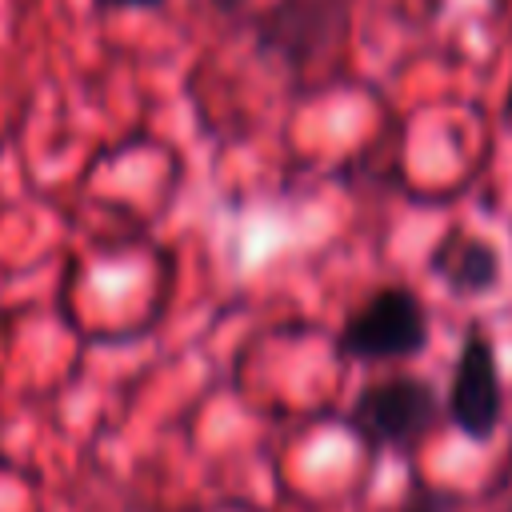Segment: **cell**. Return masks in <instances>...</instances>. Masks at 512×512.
I'll return each instance as SVG.
<instances>
[{"mask_svg": "<svg viewBox=\"0 0 512 512\" xmlns=\"http://www.w3.org/2000/svg\"><path fill=\"white\" fill-rule=\"evenodd\" d=\"M428 344L424 304L404 288L376 292L340 332V352L356 360H396Z\"/></svg>", "mask_w": 512, "mask_h": 512, "instance_id": "6da1fadb", "label": "cell"}, {"mask_svg": "<svg viewBox=\"0 0 512 512\" xmlns=\"http://www.w3.org/2000/svg\"><path fill=\"white\" fill-rule=\"evenodd\" d=\"M440 416V396L428 380L416 376H392L372 388H364L348 412L352 428L368 444H412L420 440Z\"/></svg>", "mask_w": 512, "mask_h": 512, "instance_id": "7a4b0ae2", "label": "cell"}, {"mask_svg": "<svg viewBox=\"0 0 512 512\" xmlns=\"http://www.w3.org/2000/svg\"><path fill=\"white\" fill-rule=\"evenodd\" d=\"M500 368H496V352L492 340L472 332L460 348V364L452 376V424L472 436V440H488L500 424Z\"/></svg>", "mask_w": 512, "mask_h": 512, "instance_id": "3957f363", "label": "cell"}, {"mask_svg": "<svg viewBox=\"0 0 512 512\" xmlns=\"http://www.w3.org/2000/svg\"><path fill=\"white\" fill-rule=\"evenodd\" d=\"M340 0H280L264 20V44L280 48L292 60L312 56L328 28L340 24Z\"/></svg>", "mask_w": 512, "mask_h": 512, "instance_id": "277c9868", "label": "cell"}, {"mask_svg": "<svg viewBox=\"0 0 512 512\" xmlns=\"http://www.w3.org/2000/svg\"><path fill=\"white\" fill-rule=\"evenodd\" d=\"M432 268H436V276H444L464 296L488 292L500 280V256H496V248L484 244V240H464V236L444 240L436 248V256H432Z\"/></svg>", "mask_w": 512, "mask_h": 512, "instance_id": "5b68a950", "label": "cell"}, {"mask_svg": "<svg viewBox=\"0 0 512 512\" xmlns=\"http://www.w3.org/2000/svg\"><path fill=\"white\" fill-rule=\"evenodd\" d=\"M404 512H452V496L440 492V488H424V484H420V488L408 496Z\"/></svg>", "mask_w": 512, "mask_h": 512, "instance_id": "8992f818", "label": "cell"}, {"mask_svg": "<svg viewBox=\"0 0 512 512\" xmlns=\"http://www.w3.org/2000/svg\"><path fill=\"white\" fill-rule=\"evenodd\" d=\"M100 12H152V8H160V4H168V0H92Z\"/></svg>", "mask_w": 512, "mask_h": 512, "instance_id": "52a82bcc", "label": "cell"}, {"mask_svg": "<svg viewBox=\"0 0 512 512\" xmlns=\"http://www.w3.org/2000/svg\"><path fill=\"white\" fill-rule=\"evenodd\" d=\"M508 120H512V92H508Z\"/></svg>", "mask_w": 512, "mask_h": 512, "instance_id": "ba28073f", "label": "cell"}]
</instances>
